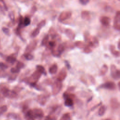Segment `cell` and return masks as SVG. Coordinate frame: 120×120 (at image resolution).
Returning <instances> with one entry per match:
<instances>
[{
	"label": "cell",
	"instance_id": "11",
	"mask_svg": "<svg viewBox=\"0 0 120 120\" xmlns=\"http://www.w3.org/2000/svg\"><path fill=\"white\" fill-rule=\"evenodd\" d=\"M113 27L117 30H120V12L118 11L114 18Z\"/></svg>",
	"mask_w": 120,
	"mask_h": 120
},
{
	"label": "cell",
	"instance_id": "53",
	"mask_svg": "<svg viewBox=\"0 0 120 120\" xmlns=\"http://www.w3.org/2000/svg\"><path fill=\"white\" fill-rule=\"evenodd\" d=\"M105 120H111V119H109V118H108V119H105Z\"/></svg>",
	"mask_w": 120,
	"mask_h": 120
},
{
	"label": "cell",
	"instance_id": "10",
	"mask_svg": "<svg viewBox=\"0 0 120 120\" xmlns=\"http://www.w3.org/2000/svg\"><path fill=\"white\" fill-rule=\"evenodd\" d=\"M71 16V12L68 11H62L58 17V21L60 22H63L68 19H69Z\"/></svg>",
	"mask_w": 120,
	"mask_h": 120
},
{
	"label": "cell",
	"instance_id": "4",
	"mask_svg": "<svg viewBox=\"0 0 120 120\" xmlns=\"http://www.w3.org/2000/svg\"><path fill=\"white\" fill-rule=\"evenodd\" d=\"M1 94L5 97L9 98H14L17 97V94L14 90H9L6 87H1L0 89Z\"/></svg>",
	"mask_w": 120,
	"mask_h": 120
},
{
	"label": "cell",
	"instance_id": "52",
	"mask_svg": "<svg viewBox=\"0 0 120 120\" xmlns=\"http://www.w3.org/2000/svg\"><path fill=\"white\" fill-rule=\"evenodd\" d=\"M118 87H119V88H120V82H118Z\"/></svg>",
	"mask_w": 120,
	"mask_h": 120
},
{
	"label": "cell",
	"instance_id": "38",
	"mask_svg": "<svg viewBox=\"0 0 120 120\" xmlns=\"http://www.w3.org/2000/svg\"><path fill=\"white\" fill-rule=\"evenodd\" d=\"M24 66H25L24 64L22 62H21V61H18V62L17 63L16 65V67L17 68H18L19 69H20V70L21 68H23L24 67Z\"/></svg>",
	"mask_w": 120,
	"mask_h": 120
},
{
	"label": "cell",
	"instance_id": "49",
	"mask_svg": "<svg viewBox=\"0 0 120 120\" xmlns=\"http://www.w3.org/2000/svg\"><path fill=\"white\" fill-rule=\"evenodd\" d=\"M75 87L73 86H71V87H69L68 89H67V92H70L71 91H73L75 89Z\"/></svg>",
	"mask_w": 120,
	"mask_h": 120
},
{
	"label": "cell",
	"instance_id": "44",
	"mask_svg": "<svg viewBox=\"0 0 120 120\" xmlns=\"http://www.w3.org/2000/svg\"><path fill=\"white\" fill-rule=\"evenodd\" d=\"M9 16L10 17V18L11 19V20L13 22L15 20V17H14V15L13 12H11L9 14Z\"/></svg>",
	"mask_w": 120,
	"mask_h": 120
},
{
	"label": "cell",
	"instance_id": "31",
	"mask_svg": "<svg viewBox=\"0 0 120 120\" xmlns=\"http://www.w3.org/2000/svg\"><path fill=\"white\" fill-rule=\"evenodd\" d=\"M44 120H57V117L54 114H48L45 117Z\"/></svg>",
	"mask_w": 120,
	"mask_h": 120
},
{
	"label": "cell",
	"instance_id": "48",
	"mask_svg": "<svg viewBox=\"0 0 120 120\" xmlns=\"http://www.w3.org/2000/svg\"><path fill=\"white\" fill-rule=\"evenodd\" d=\"M16 77H17V75H11L10 76V77L9 78V80H15V79H16Z\"/></svg>",
	"mask_w": 120,
	"mask_h": 120
},
{
	"label": "cell",
	"instance_id": "26",
	"mask_svg": "<svg viewBox=\"0 0 120 120\" xmlns=\"http://www.w3.org/2000/svg\"><path fill=\"white\" fill-rule=\"evenodd\" d=\"M49 35H46L44 38H43L41 41V45L42 46H46L48 42H49Z\"/></svg>",
	"mask_w": 120,
	"mask_h": 120
},
{
	"label": "cell",
	"instance_id": "37",
	"mask_svg": "<svg viewBox=\"0 0 120 120\" xmlns=\"http://www.w3.org/2000/svg\"><path fill=\"white\" fill-rule=\"evenodd\" d=\"M51 53L53 56L54 57H59L60 56V54L57 51V50L52 49L51 50Z\"/></svg>",
	"mask_w": 120,
	"mask_h": 120
},
{
	"label": "cell",
	"instance_id": "45",
	"mask_svg": "<svg viewBox=\"0 0 120 120\" xmlns=\"http://www.w3.org/2000/svg\"><path fill=\"white\" fill-rule=\"evenodd\" d=\"M37 9L36 7V6H33V7H32V8H31V12H31V13L32 14V15L34 14L36 12V11H37Z\"/></svg>",
	"mask_w": 120,
	"mask_h": 120
},
{
	"label": "cell",
	"instance_id": "19",
	"mask_svg": "<svg viewBox=\"0 0 120 120\" xmlns=\"http://www.w3.org/2000/svg\"><path fill=\"white\" fill-rule=\"evenodd\" d=\"M58 70V66L56 64L52 65L49 68V72L51 75L55 74Z\"/></svg>",
	"mask_w": 120,
	"mask_h": 120
},
{
	"label": "cell",
	"instance_id": "28",
	"mask_svg": "<svg viewBox=\"0 0 120 120\" xmlns=\"http://www.w3.org/2000/svg\"><path fill=\"white\" fill-rule=\"evenodd\" d=\"M56 45V42L55 41H50L48 42L46 46L52 50V49H54Z\"/></svg>",
	"mask_w": 120,
	"mask_h": 120
},
{
	"label": "cell",
	"instance_id": "13",
	"mask_svg": "<svg viewBox=\"0 0 120 120\" xmlns=\"http://www.w3.org/2000/svg\"><path fill=\"white\" fill-rule=\"evenodd\" d=\"M110 105L111 107L114 110L117 109L119 108L120 103L118 99L116 98H112L110 100Z\"/></svg>",
	"mask_w": 120,
	"mask_h": 120
},
{
	"label": "cell",
	"instance_id": "32",
	"mask_svg": "<svg viewBox=\"0 0 120 120\" xmlns=\"http://www.w3.org/2000/svg\"><path fill=\"white\" fill-rule=\"evenodd\" d=\"M40 32V29L38 28L37 27L34 29V30L32 32L31 34V36L33 38H35L36 37H37L39 33Z\"/></svg>",
	"mask_w": 120,
	"mask_h": 120
},
{
	"label": "cell",
	"instance_id": "15",
	"mask_svg": "<svg viewBox=\"0 0 120 120\" xmlns=\"http://www.w3.org/2000/svg\"><path fill=\"white\" fill-rule=\"evenodd\" d=\"M64 33L71 40L74 39L75 35L73 30L68 28L65 29L64 30Z\"/></svg>",
	"mask_w": 120,
	"mask_h": 120
},
{
	"label": "cell",
	"instance_id": "17",
	"mask_svg": "<svg viewBox=\"0 0 120 120\" xmlns=\"http://www.w3.org/2000/svg\"><path fill=\"white\" fill-rule=\"evenodd\" d=\"M109 50L111 53L115 57H118L120 56V52L119 51L115 50V47L113 45H110L109 46Z\"/></svg>",
	"mask_w": 120,
	"mask_h": 120
},
{
	"label": "cell",
	"instance_id": "51",
	"mask_svg": "<svg viewBox=\"0 0 120 120\" xmlns=\"http://www.w3.org/2000/svg\"><path fill=\"white\" fill-rule=\"evenodd\" d=\"M119 43H120V41H118V48L119 49H120V47H119Z\"/></svg>",
	"mask_w": 120,
	"mask_h": 120
},
{
	"label": "cell",
	"instance_id": "7",
	"mask_svg": "<svg viewBox=\"0 0 120 120\" xmlns=\"http://www.w3.org/2000/svg\"><path fill=\"white\" fill-rule=\"evenodd\" d=\"M99 89H105L109 90H114L116 88V84L112 81L105 82L101 84L99 87Z\"/></svg>",
	"mask_w": 120,
	"mask_h": 120
},
{
	"label": "cell",
	"instance_id": "25",
	"mask_svg": "<svg viewBox=\"0 0 120 120\" xmlns=\"http://www.w3.org/2000/svg\"><path fill=\"white\" fill-rule=\"evenodd\" d=\"M60 106L58 105H55L54 106H52V107L51 108V109L50 110L49 114H53L54 113L57 112H58V111L60 109Z\"/></svg>",
	"mask_w": 120,
	"mask_h": 120
},
{
	"label": "cell",
	"instance_id": "5",
	"mask_svg": "<svg viewBox=\"0 0 120 120\" xmlns=\"http://www.w3.org/2000/svg\"><path fill=\"white\" fill-rule=\"evenodd\" d=\"M62 88V82L56 80L52 84V94L53 96L57 95L60 91Z\"/></svg>",
	"mask_w": 120,
	"mask_h": 120
},
{
	"label": "cell",
	"instance_id": "1",
	"mask_svg": "<svg viewBox=\"0 0 120 120\" xmlns=\"http://www.w3.org/2000/svg\"><path fill=\"white\" fill-rule=\"evenodd\" d=\"M25 117L27 119H41L44 115L43 111L38 108H35L32 109H29L24 113Z\"/></svg>",
	"mask_w": 120,
	"mask_h": 120
},
{
	"label": "cell",
	"instance_id": "42",
	"mask_svg": "<svg viewBox=\"0 0 120 120\" xmlns=\"http://www.w3.org/2000/svg\"><path fill=\"white\" fill-rule=\"evenodd\" d=\"M8 116H10L11 118H14V119H18V116L17 115V114L14 113H9L8 114Z\"/></svg>",
	"mask_w": 120,
	"mask_h": 120
},
{
	"label": "cell",
	"instance_id": "40",
	"mask_svg": "<svg viewBox=\"0 0 120 120\" xmlns=\"http://www.w3.org/2000/svg\"><path fill=\"white\" fill-rule=\"evenodd\" d=\"M20 69H19L18 68H17L16 67H14V68H12L10 69V71L12 73L15 74L16 73H18L20 72Z\"/></svg>",
	"mask_w": 120,
	"mask_h": 120
},
{
	"label": "cell",
	"instance_id": "41",
	"mask_svg": "<svg viewBox=\"0 0 120 120\" xmlns=\"http://www.w3.org/2000/svg\"><path fill=\"white\" fill-rule=\"evenodd\" d=\"M8 68V66L3 62H0V68L1 70H5Z\"/></svg>",
	"mask_w": 120,
	"mask_h": 120
},
{
	"label": "cell",
	"instance_id": "39",
	"mask_svg": "<svg viewBox=\"0 0 120 120\" xmlns=\"http://www.w3.org/2000/svg\"><path fill=\"white\" fill-rule=\"evenodd\" d=\"M2 30L3 31V32L7 35L8 36H9L10 35V30H9L6 27H3L2 28Z\"/></svg>",
	"mask_w": 120,
	"mask_h": 120
},
{
	"label": "cell",
	"instance_id": "35",
	"mask_svg": "<svg viewBox=\"0 0 120 120\" xmlns=\"http://www.w3.org/2000/svg\"><path fill=\"white\" fill-rule=\"evenodd\" d=\"M45 23H46V21H45V20H42L41 21H40V22L38 24L37 27L40 30L42 28H43V27L45 25Z\"/></svg>",
	"mask_w": 120,
	"mask_h": 120
},
{
	"label": "cell",
	"instance_id": "54",
	"mask_svg": "<svg viewBox=\"0 0 120 120\" xmlns=\"http://www.w3.org/2000/svg\"><path fill=\"white\" fill-rule=\"evenodd\" d=\"M0 99H1V97H0Z\"/></svg>",
	"mask_w": 120,
	"mask_h": 120
},
{
	"label": "cell",
	"instance_id": "50",
	"mask_svg": "<svg viewBox=\"0 0 120 120\" xmlns=\"http://www.w3.org/2000/svg\"><path fill=\"white\" fill-rule=\"evenodd\" d=\"M102 104V102H100L99 103H98V104H97V105H95L94 106H93L92 108H91V110H94V109H96L98 106H100Z\"/></svg>",
	"mask_w": 120,
	"mask_h": 120
},
{
	"label": "cell",
	"instance_id": "8",
	"mask_svg": "<svg viewBox=\"0 0 120 120\" xmlns=\"http://www.w3.org/2000/svg\"><path fill=\"white\" fill-rule=\"evenodd\" d=\"M49 97V94H42L38 96L37 98V102L41 105H44L47 102Z\"/></svg>",
	"mask_w": 120,
	"mask_h": 120
},
{
	"label": "cell",
	"instance_id": "3",
	"mask_svg": "<svg viewBox=\"0 0 120 120\" xmlns=\"http://www.w3.org/2000/svg\"><path fill=\"white\" fill-rule=\"evenodd\" d=\"M84 38L88 44L87 45L90 47L96 48L98 46L99 42L98 38L95 37L90 36L88 31H85L84 33Z\"/></svg>",
	"mask_w": 120,
	"mask_h": 120
},
{
	"label": "cell",
	"instance_id": "24",
	"mask_svg": "<svg viewBox=\"0 0 120 120\" xmlns=\"http://www.w3.org/2000/svg\"><path fill=\"white\" fill-rule=\"evenodd\" d=\"M16 60V57L14 56H9L6 58V61L10 64H14Z\"/></svg>",
	"mask_w": 120,
	"mask_h": 120
},
{
	"label": "cell",
	"instance_id": "21",
	"mask_svg": "<svg viewBox=\"0 0 120 120\" xmlns=\"http://www.w3.org/2000/svg\"><path fill=\"white\" fill-rule=\"evenodd\" d=\"M36 69L41 74H44V75H46L47 73L45 71V68L40 65H38L36 66Z\"/></svg>",
	"mask_w": 120,
	"mask_h": 120
},
{
	"label": "cell",
	"instance_id": "30",
	"mask_svg": "<svg viewBox=\"0 0 120 120\" xmlns=\"http://www.w3.org/2000/svg\"><path fill=\"white\" fill-rule=\"evenodd\" d=\"M64 50H65V46L63 44H60L57 47V51L61 55V54L64 52Z\"/></svg>",
	"mask_w": 120,
	"mask_h": 120
},
{
	"label": "cell",
	"instance_id": "43",
	"mask_svg": "<svg viewBox=\"0 0 120 120\" xmlns=\"http://www.w3.org/2000/svg\"><path fill=\"white\" fill-rule=\"evenodd\" d=\"M90 2L89 0H80L79 2L82 5H86Z\"/></svg>",
	"mask_w": 120,
	"mask_h": 120
},
{
	"label": "cell",
	"instance_id": "47",
	"mask_svg": "<svg viewBox=\"0 0 120 120\" xmlns=\"http://www.w3.org/2000/svg\"><path fill=\"white\" fill-rule=\"evenodd\" d=\"M64 62H65V65H66V66L67 68L68 69H70V68H71V66H70V65L69 64L68 61L65 60L64 61Z\"/></svg>",
	"mask_w": 120,
	"mask_h": 120
},
{
	"label": "cell",
	"instance_id": "2",
	"mask_svg": "<svg viewBox=\"0 0 120 120\" xmlns=\"http://www.w3.org/2000/svg\"><path fill=\"white\" fill-rule=\"evenodd\" d=\"M42 74L38 71L36 70L29 77L25 79V82L29 84L30 86L34 87V86L37 84V82L40 79Z\"/></svg>",
	"mask_w": 120,
	"mask_h": 120
},
{
	"label": "cell",
	"instance_id": "14",
	"mask_svg": "<svg viewBox=\"0 0 120 120\" xmlns=\"http://www.w3.org/2000/svg\"><path fill=\"white\" fill-rule=\"evenodd\" d=\"M99 20L101 23L105 26H108L110 23V19L109 17L106 16H101L100 17Z\"/></svg>",
	"mask_w": 120,
	"mask_h": 120
},
{
	"label": "cell",
	"instance_id": "16",
	"mask_svg": "<svg viewBox=\"0 0 120 120\" xmlns=\"http://www.w3.org/2000/svg\"><path fill=\"white\" fill-rule=\"evenodd\" d=\"M48 32L49 35L51 36L53 39H56L59 36V35L57 34V32L55 30L53 27H51L49 29Z\"/></svg>",
	"mask_w": 120,
	"mask_h": 120
},
{
	"label": "cell",
	"instance_id": "6",
	"mask_svg": "<svg viewBox=\"0 0 120 120\" xmlns=\"http://www.w3.org/2000/svg\"><path fill=\"white\" fill-rule=\"evenodd\" d=\"M110 73L112 78L115 80H118L120 77V70L114 64H112L110 66Z\"/></svg>",
	"mask_w": 120,
	"mask_h": 120
},
{
	"label": "cell",
	"instance_id": "9",
	"mask_svg": "<svg viewBox=\"0 0 120 120\" xmlns=\"http://www.w3.org/2000/svg\"><path fill=\"white\" fill-rule=\"evenodd\" d=\"M37 45V40H33L30 42L27 45L25 48V53H30L31 52L33 51Z\"/></svg>",
	"mask_w": 120,
	"mask_h": 120
},
{
	"label": "cell",
	"instance_id": "36",
	"mask_svg": "<svg viewBox=\"0 0 120 120\" xmlns=\"http://www.w3.org/2000/svg\"><path fill=\"white\" fill-rule=\"evenodd\" d=\"M92 51L91 47L88 45H86L83 48V52L85 53H90Z\"/></svg>",
	"mask_w": 120,
	"mask_h": 120
},
{
	"label": "cell",
	"instance_id": "22",
	"mask_svg": "<svg viewBox=\"0 0 120 120\" xmlns=\"http://www.w3.org/2000/svg\"><path fill=\"white\" fill-rule=\"evenodd\" d=\"M74 45L77 48L80 49L84 48V47L86 46V45L84 42L81 41H76L74 43Z\"/></svg>",
	"mask_w": 120,
	"mask_h": 120
},
{
	"label": "cell",
	"instance_id": "27",
	"mask_svg": "<svg viewBox=\"0 0 120 120\" xmlns=\"http://www.w3.org/2000/svg\"><path fill=\"white\" fill-rule=\"evenodd\" d=\"M71 117L70 113L66 112L62 115L60 120H71Z\"/></svg>",
	"mask_w": 120,
	"mask_h": 120
},
{
	"label": "cell",
	"instance_id": "29",
	"mask_svg": "<svg viewBox=\"0 0 120 120\" xmlns=\"http://www.w3.org/2000/svg\"><path fill=\"white\" fill-rule=\"evenodd\" d=\"M23 22L24 27L28 26L30 24V22H31L30 19L28 16H25L24 18H23Z\"/></svg>",
	"mask_w": 120,
	"mask_h": 120
},
{
	"label": "cell",
	"instance_id": "33",
	"mask_svg": "<svg viewBox=\"0 0 120 120\" xmlns=\"http://www.w3.org/2000/svg\"><path fill=\"white\" fill-rule=\"evenodd\" d=\"M24 57L25 59L28 60H31L34 58L33 55L30 53H25V54L24 55Z\"/></svg>",
	"mask_w": 120,
	"mask_h": 120
},
{
	"label": "cell",
	"instance_id": "20",
	"mask_svg": "<svg viewBox=\"0 0 120 120\" xmlns=\"http://www.w3.org/2000/svg\"><path fill=\"white\" fill-rule=\"evenodd\" d=\"M108 70V67L107 65L105 64L102 66L100 70L99 75H104L107 72Z\"/></svg>",
	"mask_w": 120,
	"mask_h": 120
},
{
	"label": "cell",
	"instance_id": "23",
	"mask_svg": "<svg viewBox=\"0 0 120 120\" xmlns=\"http://www.w3.org/2000/svg\"><path fill=\"white\" fill-rule=\"evenodd\" d=\"M106 111V106L105 105H101L98 111V115L100 116H102L104 115Z\"/></svg>",
	"mask_w": 120,
	"mask_h": 120
},
{
	"label": "cell",
	"instance_id": "46",
	"mask_svg": "<svg viewBox=\"0 0 120 120\" xmlns=\"http://www.w3.org/2000/svg\"><path fill=\"white\" fill-rule=\"evenodd\" d=\"M89 78H90V82H91V83L93 84H95V79L94 78L91 76V75H89Z\"/></svg>",
	"mask_w": 120,
	"mask_h": 120
},
{
	"label": "cell",
	"instance_id": "18",
	"mask_svg": "<svg viewBox=\"0 0 120 120\" xmlns=\"http://www.w3.org/2000/svg\"><path fill=\"white\" fill-rule=\"evenodd\" d=\"M81 17L84 20H88L90 19V13L87 10H83L81 12Z\"/></svg>",
	"mask_w": 120,
	"mask_h": 120
},
{
	"label": "cell",
	"instance_id": "12",
	"mask_svg": "<svg viewBox=\"0 0 120 120\" xmlns=\"http://www.w3.org/2000/svg\"><path fill=\"white\" fill-rule=\"evenodd\" d=\"M67 76V72L66 69L65 68H62L60 70V71L59 73L57 75V80L61 82L65 79Z\"/></svg>",
	"mask_w": 120,
	"mask_h": 120
},
{
	"label": "cell",
	"instance_id": "34",
	"mask_svg": "<svg viewBox=\"0 0 120 120\" xmlns=\"http://www.w3.org/2000/svg\"><path fill=\"white\" fill-rule=\"evenodd\" d=\"M8 110V107L6 105L0 106V115L5 112Z\"/></svg>",
	"mask_w": 120,
	"mask_h": 120
}]
</instances>
